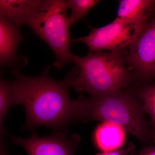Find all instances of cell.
I'll list each match as a JSON object with an SVG mask.
<instances>
[{
	"instance_id": "cell-1",
	"label": "cell",
	"mask_w": 155,
	"mask_h": 155,
	"mask_svg": "<svg viewBox=\"0 0 155 155\" xmlns=\"http://www.w3.org/2000/svg\"><path fill=\"white\" fill-rule=\"evenodd\" d=\"M51 67H47L40 75L29 77L13 71L15 79L11 82L13 104L25 108L26 121L23 128L33 132L35 127L44 126L54 131L64 130L78 119V100L69 94L77 74L75 67L64 80L57 81L50 77Z\"/></svg>"
},
{
	"instance_id": "cell-2",
	"label": "cell",
	"mask_w": 155,
	"mask_h": 155,
	"mask_svg": "<svg viewBox=\"0 0 155 155\" xmlns=\"http://www.w3.org/2000/svg\"><path fill=\"white\" fill-rule=\"evenodd\" d=\"M78 100L79 118L84 122L99 121L117 125L142 143L151 139L152 130L136 92L123 89Z\"/></svg>"
},
{
	"instance_id": "cell-3",
	"label": "cell",
	"mask_w": 155,
	"mask_h": 155,
	"mask_svg": "<svg viewBox=\"0 0 155 155\" xmlns=\"http://www.w3.org/2000/svg\"><path fill=\"white\" fill-rule=\"evenodd\" d=\"M71 62L77 70L72 86L91 96L125 89L134 78L125 67L122 51L91 53L84 57L72 54Z\"/></svg>"
},
{
	"instance_id": "cell-4",
	"label": "cell",
	"mask_w": 155,
	"mask_h": 155,
	"mask_svg": "<svg viewBox=\"0 0 155 155\" xmlns=\"http://www.w3.org/2000/svg\"><path fill=\"white\" fill-rule=\"evenodd\" d=\"M66 1L46 0L26 22L38 36L51 49L56 56L54 66L61 69L71 62V45Z\"/></svg>"
},
{
	"instance_id": "cell-5",
	"label": "cell",
	"mask_w": 155,
	"mask_h": 155,
	"mask_svg": "<svg viewBox=\"0 0 155 155\" xmlns=\"http://www.w3.org/2000/svg\"><path fill=\"white\" fill-rule=\"evenodd\" d=\"M145 25L116 18L108 25L93 28L88 35L75 41L85 44L91 52L121 51L136 39Z\"/></svg>"
},
{
	"instance_id": "cell-6",
	"label": "cell",
	"mask_w": 155,
	"mask_h": 155,
	"mask_svg": "<svg viewBox=\"0 0 155 155\" xmlns=\"http://www.w3.org/2000/svg\"><path fill=\"white\" fill-rule=\"evenodd\" d=\"M134 78L147 81L155 78V14L128 47L125 58Z\"/></svg>"
},
{
	"instance_id": "cell-7",
	"label": "cell",
	"mask_w": 155,
	"mask_h": 155,
	"mask_svg": "<svg viewBox=\"0 0 155 155\" xmlns=\"http://www.w3.org/2000/svg\"><path fill=\"white\" fill-rule=\"evenodd\" d=\"M11 138L14 143L22 147L28 155H74L81 140L79 136L67 135L65 130L55 131L43 137L33 132L29 138Z\"/></svg>"
},
{
	"instance_id": "cell-8",
	"label": "cell",
	"mask_w": 155,
	"mask_h": 155,
	"mask_svg": "<svg viewBox=\"0 0 155 155\" xmlns=\"http://www.w3.org/2000/svg\"><path fill=\"white\" fill-rule=\"evenodd\" d=\"M19 29L8 19L0 16L1 67H11L16 62L17 48L23 40Z\"/></svg>"
},
{
	"instance_id": "cell-9",
	"label": "cell",
	"mask_w": 155,
	"mask_h": 155,
	"mask_svg": "<svg viewBox=\"0 0 155 155\" xmlns=\"http://www.w3.org/2000/svg\"><path fill=\"white\" fill-rule=\"evenodd\" d=\"M42 2L40 0H1L0 16L19 28L38 11Z\"/></svg>"
},
{
	"instance_id": "cell-10",
	"label": "cell",
	"mask_w": 155,
	"mask_h": 155,
	"mask_svg": "<svg viewBox=\"0 0 155 155\" xmlns=\"http://www.w3.org/2000/svg\"><path fill=\"white\" fill-rule=\"evenodd\" d=\"M155 7L153 0H122L116 18L145 25Z\"/></svg>"
},
{
	"instance_id": "cell-11",
	"label": "cell",
	"mask_w": 155,
	"mask_h": 155,
	"mask_svg": "<svg viewBox=\"0 0 155 155\" xmlns=\"http://www.w3.org/2000/svg\"><path fill=\"white\" fill-rule=\"evenodd\" d=\"M94 138L97 145L103 152L115 150L124 143V130L117 125L105 123L97 127Z\"/></svg>"
},
{
	"instance_id": "cell-12",
	"label": "cell",
	"mask_w": 155,
	"mask_h": 155,
	"mask_svg": "<svg viewBox=\"0 0 155 155\" xmlns=\"http://www.w3.org/2000/svg\"><path fill=\"white\" fill-rule=\"evenodd\" d=\"M14 105L12 99L11 81L1 78L0 82V130L1 140H4L6 134L4 121L9 109Z\"/></svg>"
},
{
	"instance_id": "cell-13",
	"label": "cell",
	"mask_w": 155,
	"mask_h": 155,
	"mask_svg": "<svg viewBox=\"0 0 155 155\" xmlns=\"http://www.w3.org/2000/svg\"><path fill=\"white\" fill-rule=\"evenodd\" d=\"M99 2L98 0H68L66 1L67 9L71 10V13L68 17L69 26L78 20L84 18L87 13L93 7Z\"/></svg>"
},
{
	"instance_id": "cell-14",
	"label": "cell",
	"mask_w": 155,
	"mask_h": 155,
	"mask_svg": "<svg viewBox=\"0 0 155 155\" xmlns=\"http://www.w3.org/2000/svg\"><path fill=\"white\" fill-rule=\"evenodd\" d=\"M153 126L155 125V84L138 89L136 92Z\"/></svg>"
},
{
	"instance_id": "cell-15",
	"label": "cell",
	"mask_w": 155,
	"mask_h": 155,
	"mask_svg": "<svg viewBox=\"0 0 155 155\" xmlns=\"http://www.w3.org/2000/svg\"><path fill=\"white\" fill-rule=\"evenodd\" d=\"M135 148V146L134 143L130 142L125 147L111 151L103 152L96 155H129L134 150Z\"/></svg>"
},
{
	"instance_id": "cell-16",
	"label": "cell",
	"mask_w": 155,
	"mask_h": 155,
	"mask_svg": "<svg viewBox=\"0 0 155 155\" xmlns=\"http://www.w3.org/2000/svg\"><path fill=\"white\" fill-rule=\"evenodd\" d=\"M136 155H155V146L145 147L140 150Z\"/></svg>"
},
{
	"instance_id": "cell-17",
	"label": "cell",
	"mask_w": 155,
	"mask_h": 155,
	"mask_svg": "<svg viewBox=\"0 0 155 155\" xmlns=\"http://www.w3.org/2000/svg\"><path fill=\"white\" fill-rule=\"evenodd\" d=\"M0 155H8L7 150H6L5 144L4 140H1V152Z\"/></svg>"
},
{
	"instance_id": "cell-18",
	"label": "cell",
	"mask_w": 155,
	"mask_h": 155,
	"mask_svg": "<svg viewBox=\"0 0 155 155\" xmlns=\"http://www.w3.org/2000/svg\"><path fill=\"white\" fill-rule=\"evenodd\" d=\"M153 129L152 130L151 139L155 143V125L153 126Z\"/></svg>"
}]
</instances>
